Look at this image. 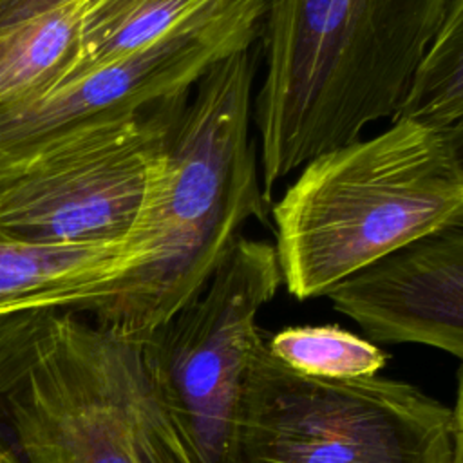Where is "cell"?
<instances>
[{
	"label": "cell",
	"instance_id": "1",
	"mask_svg": "<svg viewBox=\"0 0 463 463\" xmlns=\"http://www.w3.org/2000/svg\"><path fill=\"white\" fill-rule=\"evenodd\" d=\"M450 0H266L253 127L264 194L394 119Z\"/></svg>",
	"mask_w": 463,
	"mask_h": 463
},
{
	"label": "cell",
	"instance_id": "2",
	"mask_svg": "<svg viewBox=\"0 0 463 463\" xmlns=\"http://www.w3.org/2000/svg\"><path fill=\"white\" fill-rule=\"evenodd\" d=\"M259 61V47L237 51L192 89L127 237L141 264L92 320L143 338L206 288L250 219L266 222L253 139Z\"/></svg>",
	"mask_w": 463,
	"mask_h": 463
},
{
	"label": "cell",
	"instance_id": "3",
	"mask_svg": "<svg viewBox=\"0 0 463 463\" xmlns=\"http://www.w3.org/2000/svg\"><path fill=\"white\" fill-rule=\"evenodd\" d=\"M0 447L18 463H192L141 338L63 309L0 317Z\"/></svg>",
	"mask_w": 463,
	"mask_h": 463
},
{
	"label": "cell",
	"instance_id": "4",
	"mask_svg": "<svg viewBox=\"0 0 463 463\" xmlns=\"http://www.w3.org/2000/svg\"><path fill=\"white\" fill-rule=\"evenodd\" d=\"M461 212L445 128L394 118L304 163L269 208L282 282L298 300L327 297Z\"/></svg>",
	"mask_w": 463,
	"mask_h": 463
},
{
	"label": "cell",
	"instance_id": "5",
	"mask_svg": "<svg viewBox=\"0 0 463 463\" xmlns=\"http://www.w3.org/2000/svg\"><path fill=\"white\" fill-rule=\"evenodd\" d=\"M452 409L380 376L298 373L257 347L228 463H450Z\"/></svg>",
	"mask_w": 463,
	"mask_h": 463
},
{
	"label": "cell",
	"instance_id": "6",
	"mask_svg": "<svg viewBox=\"0 0 463 463\" xmlns=\"http://www.w3.org/2000/svg\"><path fill=\"white\" fill-rule=\"evenodd\" d=\"M282 273L275 246L241 235L206 288L141 338L156 392L192 463H228L259 311Z\"/></svg>",
	"mask_w": 463,
	"mask_h": 463
},
{
	"label": "cell",
	"instance_id": "7",
	"mask_svg": "<svg viewBox=\"0 0 463 463\" xmlns=\"http://www.w3.org/2000/svg\"><path fill=\"white\" fill-rule=\"evenodd\" d=\"M188 96L134 118L74 130L25 157L24 172L0 203V239L127 241L152 168Z\"/></svg>",
	"mask_w": 463,
	"mask_h": 463
},
{
	"label": "cell",
	"instance_id": "8",
	"mask_svg": "<svg viewBox=\"0 0 463 463\" xmlns=\"http://www.w3.org/2000/svg\"><path fill=\"white\" fill-rule=\"evenodd\" d=\"M264 9L266 0H215L152 45L0 109V150L24 161L74 130L134 118L190 94L213 65L257 43Z\"/></svg>",
	"mask_w": 463,
	"mask_h": 463
},
{
	"label": "cell",
	"instance_id": "9",
	"mask_svg": "<svg viewBox=\"0 0 463 463\" xmlns=\"http://www.w3.org/2000/svg\"><path fill=\"white\" fill-rule=\"evenodd\" d=\"M327 298L374 344H425L463 362V212Z\"/></svg>",
	"mask_w": 463,
	"mask_h": 463
},
{
	"label": "cell",
	"instance_id": "10",
	"mask_svg": "<svg viewBox=\"0 0 463 463\" xmlns=\"http://www.w3.org/2000/svg\"><path fill=\"white\" fill-rule=\"evenodd\" d=\"M141 251L112 244H33L0 239V317L63 309L101 317L139 268Z\"/></svg>",
	"mask_w": 463,
	"mask_h": 463
},
{
	"label": "cell",
	"instance_id": "11",
	"mask_svg": "<svg viewBox=\"0 0 463 463\" xmlns=\"http://www.w3.org/2000/svg\"><path fill=\"white\" fill-rule=\"evenodd\" d=\"M85 0L0 31V109L52 90L74 63Z\"/></svg>",
	"mask_w": 463,
	"mask_h": 463
},
{
	"label": "cell",
	"instance_id": "12",
	"mask_svg": "<svg viewBox=\"0 0 463 463\" xmlns=\"http://www.w3.org/2000/svg\"><path fill=\"white\" fill-rule=\"evenodd\" d=\"M213 2L85 0L78 52L58 85L152 45Z\"/></svg>",
	"mask_w": 463,
	"mask_h": 463
},
{
	"label": "cell",
	"instance_id": "13",
	"mask_svg": "<svg viewBox=\"0 0 463 463\" xmlns=\"http://www.w3.org/2000/svg\"><path fill=\"white\" fill-rule=\"evenodd\" d=\"M396 118L436 128L463 119V0H450Z\"/></svg>",
	"mask_w": 463,
	"mask_h": 463
},
{
	"label": "cell",
	"instance_id": "14",
	"mask_svg": "<svg viewBox=\"0 0 463 463\" xmlns=\"http://www.w3.org/2000/svg\"><path fill=\"white\" fill-rule=\"evenodd\" d=\"M266 347L288 367L329 380L374 376L389 358L374 342L335 324L284 327Z\"/></svg>",
	"mask_w": 463,
	"mask_h": 463
},
{
	"label": "cell",
	"instance_id": "15",
	"mask_svg": "<svg viewBox=\"0 0 463 463\" xmlns=\"http://www.w3.org/2000/svg\"><path fill=\"white\" fill-rule=\"evenodd\" d=\"M74 0H0V31Z\"/></svg>",
	"mask_w": 463,
	"mask_h": 463
},
{
	"label": "cell",
	"instance_id": "16",
	"mask_svg": "<svg viewBox=\"0 0 463 463\" xmlns=\"http://www.w3.org/2000/svg\"><path fill=\"white\" fill-rule=\"evenodd\" d=\"M452 416H454V438H452L450 463H463V362L458 369L456 403L452 407Z\"/></svg>",
	"mask_w": 463,
	"mask_h": 463
},
{
	"label": "cell",
	"instance_id": "17",
	"mask_svg": "<svg viewBox=\"0 0 463 463\" xmlns=\"http://www.w3.org/2000/svg\"><path fill=\"white\" fill-rule=\"evenodd\" d=\"M24 165L25 161L14 159L7 152L0 150V203L24 172Z\"/></svg>",
	"mask_w": 463,
	"mask_h": 463
},
{
	"label": "cell",
	"instance_id": "18",
	"mask_svg": "<svg viewBox=\"0 0 463 463\" xmlns=\"http://www.w3.org/2000/svg\"><path fill=\"white\" fill-rule=\"evenodd\" d=\"M445 134H447V139H449V145H450L456 166H458V170L461 174V179H463V119H459V121L452 123L450 127H447Z\"/></svg>",
	"mask_w": 463,
	"mask_h": 463
},
{
	"label": "cell",
	"instance_id": "19",
	"mask_svg": "<svg viewBox=\"0 0 463 463\" xmlns=\"http://www.w3.org/2000/svg\"><path fill=\"white\" fill-rule=\"evenodd\" d=\"M0 463H18L7 450H4L2 447H0Z\"/></svg>",
	"mask_w": 463,
	"mask_h": 463
}]
</instances>
